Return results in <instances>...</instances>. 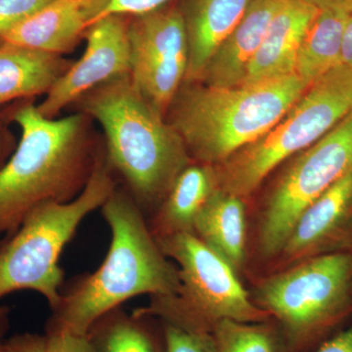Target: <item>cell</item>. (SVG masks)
Segmentation results:
<instances>
[{
	"mask_svg": "<svg viewBox=\"0 0 352 352\" xmlns=\"http://www.w3.org/2000/svg\"><path fill=\"white\" fill-rule=\"evenodd\" d=\"M111 243L101 265L62 288L45 330L87 335L100 317L141 295L173 298L182 291L177 268L168 263L140 208L116 189L101 207Z\"/></svg>",
	"mask_w": 352,
	"mask_h": 352,
	"instance_id": "obj_1",
	"label": "cell"
},
{
	"mask_svg": "<svg viewBox=\"0 0 352 352\" xmlns=\"http://www.w3.org/2000/svg\"><path fill=\"white\" fill-rule=\"evenodd\" d=\"M9 119L20 127L21 138L0 170V241L39 206L80 195L103 152L82 112L48 119L29 101L11 111Z\"/></svg>",
	"mask_w": 352,
	"mask_h": 352,
	"instance_id": "obj_2",
	"label": "cell"
},
{
	"mask_svg": "<svg viewBox=\"0 0 352 352\" xmlns=\"http://www.w3.org/2000/svg\"><path fill=\"white\" fill-rule=\"evenodd\" d=\"M76 103L103 129L106 161L126 182L127 193L143 214L157 210L192 163L177 131L141 95L129 74L94 88Z\"/></svg>",
	"mask_w": 352,
	"mask_h": 352,
	"instance_id": "obj_3",
	"label": "cell"
},
{
	"mask_svg": "<svg viewBox=\"0 0 352 352\" xmlns=\"http://www.w3.org/2000/svg\"><path fill=\"white\" fill-rule=\"evenodd\" d=\"M309 87L296 74L232 87L185 82L168 122L197 162L223 163L272 129Z\"/></svg>",
	"mask_w": 352,
	"mask_h": 352,
	"instance_id": "obj_4",
	"label": "cell"
},
{
	"mask_svg": "<svg viewBox=\"0 0 352 352\" xmlns=\"http://www.w3.org/2000/svg\"><path fill=\"white\" fill-rule=\"evenodd\" d=\"M117 189L113 171L102 152L80 195L67 203L34 208L19 228L0 241V300L19 291H32L56 307L63 288L60 258L83 220L101 208Z\"/></svg>",
	"mask_w": 352,
	"mask_h": 352,
	"instance_id": "obj_5",
	"label": "cell"
},
{
	"mask_svg": "<svg viewBox=\"0 0 352 352\" xmlns=\"http://www.w3.org/2000/svg\"><path fill=\"white\" fill-rule=\"evenodd\" d=\"M351 112L352 69L340 65L312 83L272 129L223 162L221 190L250 195L282 162L314 145Z\"/></svg>",
	"mask_w": 352,
	"mask_h": 352,
	"instance_id": "obj_6",
	"label": "cell"
},
{
	"mask_svg": "<svg viewBox=\"0 0 352 352\" xmlns=\"http://www.w3.org/2000/svg\"><path fill=\"white\" fill-rule=\"evenodd\" d=\"M162 251L178 265L182 291L173 298H153L141 311L186 330L212 333L222 320L263 322L270 315L250 300L226 259L194 232L156 239Z\"/></svg>",
	"mask_w": 352,
	"mask_h": 352,
	"instance_id": "obj_7",
	"label": "cell"
},
{
	"mask_svg": "<svg viewBox=\"0 0 352 352\" xmlns=\"http://www.w3.org/2000/svg\"><path fill=\"white\" fill-rule=\"evenodd\" d=\"M258 302L279 323L289 351L322 344L352 314V252L312 256L268 278Z\"/></svg>",
	"mask_w": 352,
	"mask_h": 352,
	"instance_id": "obj_8",
	"label": "cell"
},
{
	"mask_svg": "<svg viewBox=\"0 0 352 352\" xmlns=\"http://www.w3.org/2000/svg\"><path fill=\"white\" fill-rule=\"evenodd\" d=\"M351 168L352 112L300 152L275 185L261 221L263 254L282 252L302 212Z\"/></svg>",
	"mask_w": 352,
	"mask_h": 352,
	"instance_id": "obj_9",
	"label": "cell"
},
{
	"mask_svg": "<svg viewBox=\"0 0 352 352\" xmlns=\"http://www.w3.org/2000/svg\"><path fill=\"white\" fill-rule=\"evenodd\" d=\"M131 76L141 95L166 116L186 78L189 51L182 6L129 17Z\"/></svg>",
	"mask_w": 352,
	"mask_h": 352,
	"instance_id": "obj_10",
	"label": "cell"
},
{
	"mask_svg": "<svg viewBox=\"0 0 352 352\" xmlns=\"http://www.w3.org/2000/svg\"><path fill=\"white\" fill-rule=\"evenodd\" d=\"M129 16H104L92 23L85 36L87 48L82 56L72 63L58 78L44 100L36 105L38 112L55 119L63 109L76 103L94 88L131 71Z\"/></svg>",
	"mask_w": 352,
	"mask_h": 352,
	"instance_id": "obj_11",
	"label": "cell"
},
{
	"mask_svg": "<svg viewBox=\"0 0 352 352\" xmlns=\"http://www.w3.org/2000/svg\"><path fill=\"white\" fill-rule=\"evenodd\" d=\"M282 252L289 258L352 252V168L302 212Z\"/></svg>",
	"mask_w": 352,
	"mask_h": 352,
	"instance_id": "obj_12",
	"label": "cell"
},
{
	"mask_svg": "<svg viewBox=\"0 0 352 352\" xmlns=\"http://www.w3.org/2000/svg\"><path fill=\"white\" fill-rule=\"evenodd\" d=\"M103 10L94 0H52L11 30L2 43L62 56L75 48Z\"/></svg>",
	"mask_w": 352,
	"mask_h": 352,
	"instance_id": "obj_13",
	"label": "cell"
},
{
	"mask_svg": "<svg viewBox=\"0 0 352 352\" xmlns=\"http://www.w3.org/2000/svg\"><path fill=\"white\" fill-rule=\"evenodd\" d=\"M318 12L303 0H282L263 43L245 69L242 85L295 74L300 43Z\"/></svg>",
	"mask_w": 352,
	"mask_h": 352,
	"instance_id": "obj_14",
	"label": "cell"
},
{
	"mask_svg": "<svg viewBox=\"0 0 352 352\" xmlns=\"http://www.w3.org/2000/svg\"><path fill=\"white\" fill-rule=\"evenodd\" d=\"M281 3L282 0H252L242 19L210 58L198 82L217 87L242 85L245 69Z\"/></svg>",
	"mask_w": 352,
	"mask_h": 352,
	"instance_id": "obj_15",
	"label": "cell"
},
{
	"mask_svg": "<svg viewBox=\"0 0 352 352\" xmlns=\"http://www.w3.org/2000/svg\"><path fill=\"white\" fill-rule=\"evenodd\" d=\"M252 0H185L182 6L189 62L185 82H199L210 58L233 31Z\"/></svg>",
	"mask_w": 352,
	"mask_h": 352,
	"instance_id": "obj_16",
	"label": "cell"
},
{
	"mask_svg": "<svg viewBox=\"0 0 352 352\" xmlns=\"http://www.w3.org/2000/svg\"><path fill=\"white\" fill-rule=\"evenodd\" d=\"M71 65L60 55L0 44V106L47 94Z\"/></svg>",
	"mask_w": 352,
	"mask_h": 352,
	"instance_id": "obj_17",
	"label": "cell"
},
{
	"mask_svg": "<svg viewBox=\"0 0 352 352\" xmlns=\"http://www.w3.org/2000/svg\"><path fill=\"white\" fill-rule=\"evenodd\" d=\"M217 176L208 164L192 162L178 175L156 210L152 226L156 239L193 232L197 214L217 189Z\"/></svg>",
	"mask_w": 352,
	"mask_h": 352,
	"instance_id": "obj_18",
	"label": "cell"
},
{
	"mask_svg": "<svg viewBox=\"0 0 352 352\" xmlns=\"http://www.w3.org/2000/svg\"><path fill=\"white\" fill-rule=\"evenodd\" d=\"M193 232L212 251L240 270L245 261V215L241 198L215 189L197 214Z\"/></svg>",
	"mask_w": 352,
	"mask_h": 352,
	"instance_id": "obj_19",
	"label": "cell"
},
{
	"mask_svg": "<svg viewBox=\"0 0 352 352\" xmlns=\"http://www.w3.org/2000/svg\"><path fill=\"white\" fill-rule=\"evenodd\" d=\"M153 318L139 308L111 310L88 331L92 352H166L164 329L157 333Z\"/></svg>",
	"mask_w": 352,
	"mask_h": 352,
	"instance_id": "obj_20",
	"label": "cell"
},
{
	"mask_svg": "<svg viewBox=\"0 0 352 352\" xmlns=\"http://www.w3.org/2000/svg\"><path fill=\"white\" fill-rule=\"evenodd\" d=\"M351 14L319 10L296 55L295 74L308 85L340 65L344 29Z\"/></svg>",
	"mask_w": 352,
	"mask_h": 352,
	"instance_id": "obj_21",
	"label": "cell"
},
{
	"mask_svg": "<svg viewBox=\"0 0 352 352\" xmlns=\"http://www.w3.org/2000/svg\"><path fill=\"white\" fill-rule=\"evenodd\" d=\"M222 320L212 330L217 352H286V342L270 322Z\"/></svg>",
	"mask_w": 352,
	"mask_h": 352,
	"instance_id": "obj_22",
	"label": "cell"
},
{
	"mask_svg": "<svg viewBox=\"0 0 352 352\" xmlns=\"http://www.w3.org/2000/svg\"><path fill=\"white\" fill-rule=\"evenodd\" d=\"M166 352H217L212 333L186 330L164 323Z\"/></svg>",
	"mask_w": 352,
	"mask_h": 352,
	"instance_id": "obj_23",
	"label": "cell"
},
{
	"mask_svg": "<svg viewBox=\"0 0 352 352\" xmlns=\"http://www.w3.org/2000/svg\"><path fill=\"white\" fill-rule=\"evenodd\" d=\"M52 0H0V44L16 25Z\"/></svg>",
	"mask_w": 352,
	"mask_h": 352,
	"instance_id": "obj_24",
	"label": "cell"
},
{
	"mask_svg": "<svg viewBox=\"0 0 352 352\" xmlns=\"http://www.w3.org/2000/svg\"><path fill=\"white\" fill-rule=\"evenodd\" d=\"M45 352H92L87 335L45 330Z\"/></svg>",
	"mask_w": 352,
	"mask_h": 352,
	"instance_id": "obj_25",
	"label": "cell"
},
{
	"mask_svg": "<svg viewBox=\"0 0 352 352\" xmlns=\"http://www.w3.org/2000/svg\"><path fill=\"white\" fill-rule=\"evenodd\" d=\"M171 1L173 0H110L108 6L97 19L104 16L112 15V14L129 16V17L140 15V14L156 10L160 7L170 3Z\"/></svg>",
	"mask_w": 352,
	"mask_h": 352,
	"instance_id": "obj_26",
	"label": "cell"
},
{
	"mask_svg": "<svg viewBox=\"0 0 352 352\" xmlns=\"http://www.w3.org/2000/svg\"><path fill=\"white\" fill-rule=\"evenodd\" d=\"M45 342L44 333H19L6 339L0 352H45Z\"/></svg>",
	"mask_w": 352,
	"mask_h": 352,
	"instance_id": "obj_27",
	"label": "cell"
},
{
	"mask_svg": "<svg viewBox=\"0 0 352 352\" xmlns=\"http://www.w3.org/2000/svg\"><path fill=\"white\" fill-rule=\"evenodd\" d=\"M314 352H352V324L324 340Z\"/></svg>",
	"mask_w": 352,
	"mask_h": 352,
	"instance_id": "obj_28",
	"label": "cell"
},
{
	"mask_svg": "<svg viewBox=\"0 0 352 352\" xmlns=\"http://www.w3.org/2000/svg\"><path fill=\"white\" fill-rule=\"evenodd\" d=\"M17 143L13 134L9 131L6 122H4V118L0 116V170L13 154Z\"/></svg>",
	"mask_w": 352,
	"mask_h": 352,
	"instance_id": "obj_29",
	"label": "cell"
},
{
	"mask_svg": "<svg viewBox=\"0 0 352 352\" xmlns=\"http://www.w3.org/2000/svg\"><path fill=\"white\" fill-rule=\"evenodd\" d=\"M318 10L340 11L352 13V0H303Z\"/></svg>",
	"mask_w": 352,
	"mask_h": 352,
	"instance_id": "obj_30",
	"label": "cell"
},
{
	"mask_svg": "<svg viewBox=\"0 0 352 352\" xmlns=\"http://www.w3.org/2000/svg\"><path fill=\"white\" fill-rule=\"evenodd\" d=\"M340 65L352 69V13L349 15L344 29Z\"/></svg>",
	"mask_w": 352,
	"mask_h": 352,
	"instance_id": "obj_31",
	"label": "cell"
},
{
	"mask_svg": "<svg viewBox=\"0 0 352 352\" xmlns=\"http://www.w3.org/2000/svg\"><path fill=\"white\" fill-rule=\"evenodd\" d=\"M10 309L4 305H0V349L6 342V336L9 329Z\"/></svg>",
	"mask_w": 352,
	"mask_h": 352,
	"instance_id": "obj_32",
	"label": "cell"
},
{
	"mask_svg": "<svg viewBox=\"0 0 352 352\" xmlns=\"http://www.w3.org/2000/svg\"><path fill=\"white\" fill-rule=\"evenodd\" d=\"M94 1L102 4V6H104V9H105V7L108 6L109 1H110V0H94ZM102 12H103V11H102Z\"/></svg>",
	"mask_w": 352,
	"mask_h": 352,
	"instance_id": "obj_33",
	"label": "cell"
}]
</instances>
